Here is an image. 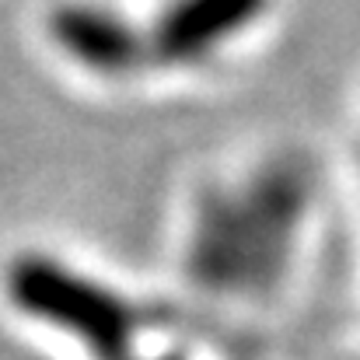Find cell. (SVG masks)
Returning <instances> with one entry per match:
<instances>
[{"mask_svg":"<svg viewBox=\"0 0 360 360\" xmlns=\"http://www.w3.org/2000/svg\"><path fill=\"white\" fill-rule=\"evenodd\" d=\"M7 287L18 308L81 340L95 357L120 360L126 354L133 333L129 308L102 283L74 273L56 259L28 255L11 266Z\"/></svg>","mask_w":360,"mask_h":360,"instance_id":"obj_1","label":"cell"},{"mask_svg":"<svg viewBox=\"0 0 360 360\" xmlns=\"http://www.w3.org/2000/svg\"><path fill=\"white\" fill-rule=\"evenodd\" d=\"M262 4L266 0H175L154 25L150 49L172 63L200 60L252 25Z\"/></svg>","mask_w":360,"mask_h":360,"instance_id":"obj_2","label":"cell"},{"mask_svg":"<svg viewBox=\"0 0 360 360\" xmlns=\"http://www.w3.org/2000/svg\"><path fill=\"white\" fill-rule=\"evenodd\" d=\"M49 32L70 60H77L91 70H102V74L129 70L143 53L140 39L133 35V28L126 21H120L116 14H109L102 7H88V4L60 7L49 21Z\"/></svg>","mask_w":360,"mask_h":360,"instance_id":"obj_3","label":"cell"}]
</instances>
